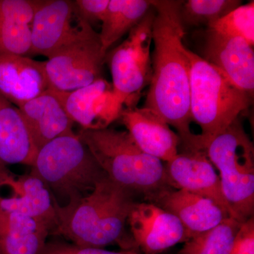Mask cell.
Segmentation results:
<instances>
[{
    "mask_svg": "<svg viewBox=\"0 0 254 254\" xmlns=\"http://www.w3.org/2000/svg\"><path fill=\"white\" fill-rule=\"evenodd\" d=\"M208 28L229 36L243 38L254 46V1L240 5Z\"/></svg>",
    "mask_w": 254,
    "mask_h": 254,
    "instance_id": "cell-25",
    "label": "cell"
},
{
    "mask_svg": "<svg viewBox=\"0 0 254 254\" xmlns=\"http://www.w3.org/2000/svg\"><path fill=\"white\" fill-rule=\"evenodd\" d=\"M190 60V113L201 128L198 142L208 139L233 123L248 110L253 96L237 87L225 73L188 50Z\"/></svg>",
    "mask_w": 254,
    "mask_h": 254,
    "instance_id": "cell-5",
    "label": "cell"
},
{
    "mask_svg": "<svg viewBox=\"0 0 254 254\" xmlns=\"http://www.w3.org/2000/svg\"><path fill=\"white\" fill-rule=\"evenodd\" d=\"M106 54L99 33L90 28L84 35L60 48L45 61L49 89L73 91L103 78Z\"/></svg>",
    "mask_w": 254,
    "mask_h": 254,
    "instance_id": "cell-8",
    "label": "cell"
},
{
    "mask_svg": "<svg viewBox=\"0 0 254 254\" xmlns=\"http://www.w3.org/2000/svg\"><path fill=\"white\" fill-rule=\"evenodd\" d=\"M220 173L232 218L245 223L254 213V148L240 118L224 131L195 144Z\"/></svg>",
    "mask_w": 254,
    "mask_h": 254,
    "instance_id": "cell-4",
    "label": "cell"
},
{
    "mask_svg": "<svg viewBox=\"0 0 254 254\" xmlns=\"http://www.w3.org/2000/svg\"><path fill=\"white\" fill-rule=\"evenodd\" d=\"M69 118L83 130H101L120 118L123 105L113 84L100 78L91 84L69 92L53 91Z\"/></svg>",
    "mask_w": 254,
    "mask_h": 254,
    "instance_id": "cell-10",
    "label": "cell"
},
{
    "mask_svg": "<svg viewBox=\"0 0 254 254\" xmlns=\"http://www.w3.org/2000/svg\"><path fill=\"white\" fill-rule=\"evenodd\" d=\"M133 195L106 177L76 203L62 207L55 201V233L82 247L102 249L118 242L136 203Z\"/></svg>",
    "mask_w": 254,
    "mask_h": 254,
    "instance_id": "cell-2",
    "label": "cell"
},
{
    "mask_svg": "<svg viewBox=\"0 0 254 254\" xmlns=\"http://www.w3.org/2000/svg\"><path fill=\"white\" fill-rule=\"evenodd\" d=\"M150 2L155 12L152 31L154 49L151 80L143 108L173 126L189 150L195 134L190 128V60L183 43L185 27L180 15L183 1Z\"/></svg>",
    "mask_w": 254,
    "mask_h": 254,
    "instance_id": "cell-1",
    "label": "cell"
},
{
    "mask_svg": "<svg viewBox=\"0 0 254 254\" xmlns=\"http://www.w3.org/2000/svg\"><path fill=\"white\" fill-rule=\"evenodd\" d=\"M31 173L63 206L76 203L108 177L78 134L58 137L38 150ZM63 207V206H62Z\"/></svg>",
    "mask_w": 254,
    "mask_h": 254,
    "instance_id": "cell-6",
    "label": "cell"
},
{
    "mask_svg": "<svg viewBox=\"0 0 254 254\" xmlns=\"http://www.w3.org/2000/svg\"><path fill=\"white\" fill-rule=\"evenodd\" d=\"M53 230L46 222L0 210V254H39Z\"/></svg>",
    "mask_w": 254,
    "mask_h": 254,
    "instance_id": "cell-21",
    "label": "cell"
},
{
    "mask_svg": "<svg viewBox=\"0 0 254 254\" xmlns=\"http://www.w3.org/2000/svg\"><path fill=\"white\" fill-rule=\"evenodd\" d=\"M0 210L38 219L49 224L54 230V197L33 174L16 175L7 167H0Z\"/></svg>",
    "mask_w": 254,
    "mask_h": 254,
    "instance_id": "cell-11",
    "label": "cell"
},
{
    "mask_svg": "<svg viewBox=\"0 0 254 254\" xmlns=\"http://www.w3.org/2000/svg\"><path fill=\"white\" fill-rule=\"evenodd\" d=\"M39 254H126L125 252H110L99 248L82 247L62 242L46 243Z\"/></svg>",
    "mask_w": 254,
    "mask_h": 254,
    "instance_id": "cell-27",
    "label": "cell"
},
{
    "mask_svg": "<svg viewBox=\"0 0 254 254\" xmlns=\"http://www.w3.org/2000/svg\"><path fill=\"white\" fill-rule=\"evenodd\" d=\"M125 252H126V254H139L133 252V251H125Z\"/></svg>",
    "mask_w": 254,
    "mask_h": 254,
    "instance_id": "cell-29",
    "label": "cell"
},
{
    "mask_svg": "<svg viewBox=\"0 0 254 254\" xmlns=\"http://www.w3.org/2000/svg\"><path fill=\"white\" fill-rule=\"evenodd\" d=\"M242 5L239 0H188L180 7L184 27L207 26L208 28L232 10Z\"/></svg>",
    "mask_w": 254,
    "mask_h": 254,
    "instance_id": "cell-24",
    "label": "cell"
},
{
    "mask_svg": "<svg viewBox=\"0 0 254 254\" xmlns=\"http://www.w3.org/2000/svg\"><path fill=\"white\" fill-rule=\"evenodd\" d=\"M230 254H254V219L242 224Z\"/></svg>",
    "mask_w": 254,
    "mask_h": 254,
    "instance_id": "cell-28",
    "label": "cell"
},
{
    "mask_svg": "<svg viewBox=\"0 0 254 254\" xmlns=\"http://www.w3.org/2000/svg\"><path fill=\"white\" fill-rule=\"evenodd\" d=\"M242 225L232 217L224 219L217 226L185 242L178 254H230Z\"/></svg>",
    "mask_w": 254,
    "mask_h": 254,
    "instance_id": "cell-23",
    "label": "cell"
},
{
    "mask_svg": "<svg viewBox=\"0 0 254 254\" xmlns=\"http://www.w3.org/2000/svg\"><path fill=\"white\" fill-rule=\"evenodd\" d=\"M203 59L220 69L237 87L254 95V46L238 37L208 30Z\"/></svg>",
    "mask_w": 254,
    "mask_h": 254,
    "instance_id": "cell-14",
    "label": "cell"
},
{
    "mask_svg": "<svg viewBox=\"0 0 254 254\" xmlns=\"http://www.w3.org/2000/svg\"><path fill=\"white\" fill-rule=\"evenodd\" d=\"M152 8L150 0H110L99 33L103 51L141 22Z\"/></svg>",
    "mask_w": 254,
    "mask_h": 254,
    "instance_id": "cell-22",
    "label": "cell"
},
{
    "mask_svg": "<svg viewBox=\"0 0 254 254\" xmlns=\"http://www.w3.org/2000/svg\"><path fill=\"white\" fill-rule=\"evenodd\" d=\"M37 0H0V56L31 53V24Z\"/></svg>",
    "mask_w": 254,
    "mask_h": 254,
    "instance_id": "cell-19",
    "label": "cell"
},
{
    "mask_svg": "<svg viewBox=\"0 0 254 254\" xmlns=\"http://www.w3.org/2000/svg\"><path fill=\"white\" fill-rule=\"evenodd\" d=\"M91 27L78 15L74 1L43 0L31 24V55L50 58Z\"/></svg>",
    "mask_w": 254,
    "mask_h": 254,
    "instance_id": "cell-9",
    "label": "cell"
},
{
    "mask_svg": "<svg viewBox=\"0 0 254 254\" xmlns=\"http://www.w3.org/2000/svg\"><path fill=\"white\" fill-rule=\"evenodd\" d=\"M127 222L134 242L145 254H159L187 242L180 220L155 203H135Z\"/></svg>",
    "mask_w": 254,
    "mask_h": 254,
    "instance_id": "cell-12",
    "label": "cell"
},
{
    "mask_svg": "<svg viewBox=\"0 0 254 254\" xmlns=\"http://www.w3.org/2000/svg\"><path fill=\"white\" fill-rule=\"evenodd\" d=\"M155 16L152 6L141 22L128 33L127 39L105 56L114 92L126 108H136L142 91L151 80L150 48Z\"/></svg>",
    "mask_w": 254,
    "mask_h": 254,
    "instance_id": "cell-7",
    "label": "cell"
},
{
    "mask_svg": "<svg viewBox=\"0 0 254 254\" xmlns=\"http://www.w3.org/2000/svg\"><path fill=\"white\" fill-rule=\"evenodd\" d=\"M48 89L45 62L18 55L0 56V95L16 108Z\"/></svg>",
    "mask_w": 254,
    "mask_h": 254,
    "instance_id": "cell-16",
    "label": "cell"
},
{
    "mask_svg": "<svg viewBox=\"0 0 254 254\" xmlns=\"http://www.w3.org/2000/svg\"><path fill=\"white\" fill-rule=\"evenodd\" d=\"M38 151L21 112L0 95V167H32Z\"/></svg>",
    "mask_w": 254,
    "mask_h": 254,
    "instance_id": "cell-20",
    "label": "cell"
},
{
    "mask_svg": "<svg viewBox=\"0 0 254 254\" xmlns=\"http://www.w3.org/2000/svg\"><path fill=\"white\" fill-rule=\"evenodd\" d=\"M165 168L169 186L209 198L231 217L220 177L203 152L186 150L167 163Z\"/></svg>",
    "mask_w": 254,
    "mask_h": 254,
    "instance_id": "cell-13",
    "label": "cell"
},
{
    "mask_svg": "<svg viewBox=\"0 0 254 254\" xmlns=\"http://www.w3.org/2000/svg\"><path fill=\"white\" fill-rule=\"evenodd\" d=\"M78 136L117 185L152 200L169 190L163 162L142 151L128 131L81 129Z\"/></svg>",
    "mask_w": 254,
    "mask_h": 254,
    "instance_id": "cell-3",
    "label": "cell"
},
{
    "mask_svg": "<svg viewBox=\"0 0 254 254\" xmlns=\"http://www.w3.org/2000/svg\"><path fill=\"white\" fill-rule=\"evenodd\" d=\"M153 200L180 220L186 232L187 241L230 217L213 200L185 190L169 189Z\"/></svg>",
    "mask_w": 254,
    "mask_h": 254,
    "instance_id": "cell-17",
    "label": "cell"
},
{
    "mask_svg": "<svg viewBox=\"0 0 254 254\" xmlns=\"http://www.w3.org/2000/svg\"><path fill=\"white\" fill-rule=\"evenodd\" d=\"M138 148L162 162L178 154L181 139L158 115L145 108H125L120 118Z\"/></svg>",
    "mask_w": 254,
    "mask_h": 254,
    "instance_id": "cell-15",
    "label": "cell"
},
{
    "mask_svg": "<svg viewBox=\"0 0 254 254\" xmlns=\"http://www.w3.org/2000/svg\"><path fill=\"white\" fill-rule=\"evenodd\" d=\"M110 0H76L75 6L83 21L93 27L102 23L109 5Z\"/></svg>",
    "mask_w": 254,
    "mask_h": 254,
    "instance_id": "cell-26",
    "label": "cell"
},
{
    "mask_svg": "<svg viewBox=\"0 0 254 254\" xmlns=\"http://www.w3.org/2000/svg\"><path fill=\"white\" fill-rule=\"evenodd\" d=\"M18 108L38 150L58 137L76 134L73 131L74 123L52 90Z\"/></svg>",
    "mask_w": 254,
    "mask_h": 254,
    "instance_id": "cell-18",
    "label": "cell"
}]
</instances>
